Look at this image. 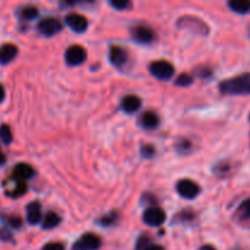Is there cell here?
Returning <instances> with one entry per match:
<instances>
[{
	"label": "cell",
	"mask_w": 250,
	"mask_h": 250,
	"mask_svg": "<svg viewBox=\"0 0 250 250\" xmlns=\"http://www.w3.org/2000/svg\"><path fill=\"white\" fill-rule=\"evenodd\" d=\"M220 90L231 95L250 94V72L224 81L220 83Z\"/></svg>",
	"instance_id": "6da1fadb"
},
{
	"label": "cell",
	"mask_w": 250,
	"mask_h": 250,
	"mask_svg": "<svg viewBox=\"0 0 250 250\" xmlns=\"http://www.w3.org/2000/svg\"><path fill=\"white\" fill-rule=\"evenodd\" d=\"M150 72L158 80H170L175 73V67L171 62L165 60L154 61L150 65Z\"/></svg>",
	"instance_id": "7a4b0ae2"
},
{
	"label": "cell",
	"mask_w": 250,
	"mask_h": 250,
	"mask_svg": "<svg viewBox=\"0 0 250 250\" xmlns=\"http://www.w3.org/2000/svg\"><path fill=\"white\" fill-rule=\"evenodd\" d=\"M102 246V239L94 233H85L75 242L72 250H98Z\"/></svg>",
	"instance_id": "3957f363"
},
{
	"label": "cell",
	"mask_w": 250,
	"mask_h": 250,
	"mask_svg": "<svg viewBox=\"0 0 250 250\" xmlns=\"http://www.w3.org/2000/svg\"><path fill=\"white\" fill-rule=\"evenodd\" d=\"M177 193L185 199H194L200 193V188L194 181L192 180H181L176 186Z\"/></svg>",
	"instance_id": "277c9868"
},
{
	"label": "cell",
	"mask_w": 250,
	"mask_h": 250,
	"mask_svg": "<svg viewBox=\"0 0 250 250\" xmlns=\"http://www.w3.org/2000/svg\"><path fill=\"white\" fill-rule=\"evenodd\" d=\"M166 220V214L161 208L158 207H153V208H149L144 211L143 214V221L146 222V225L149 226H160L165 222Z\"/></svg>",
	"instance_id": "5b68a950"
},
{
	"label": "cell",
	"mask_w": 250,
	"mask_h": 250,
	"mask_svg": "<svg viewBox=\"0 0 250 250\" xmlns=\"http://www.w3.org/2000/svg\"><path fill=\"white\" fill-rule=\"evenodd\" d=\"M87 58V53L81 45H72L66 50L65 60L70 66H77L84 62Z\"/></svg>",
	"instance_id": "8992f818"
},
{
	"label": "cell",
	"mask_w": 250,
	"mask_h": 250,
	"mask_svg": "<svg viewBox=\"0 0 250 250\" xmlns=\"http://www.w3.org/2000/svg\"><path fill=\"white\" fill-rule=\"evenodd\" d=\"M38 29L44 36L51 37L62 29V24L59 20L54 19V17H46V19H43L39 22Z\"/></svg>",
	"instance_id": "52a82bcc"
},
{
	"label": "cell",
	"mask_w": 250,
	"mask_h": 250,
	"mask_svg": "<svg viewBox=\"0 0 250 250\" xmlns=\"http://www.w3.org/2000/svg\"><path fill=\"white\" fill-rule=\"evenodd\" d=\"M65 22L72 31L82 33L88 28V20L80 14H68L65 17Z\"/></svg>",
	"instance_id": "ba28073f"
},
{
	"label": "cell",
	"mask_w": 250,
	"mask_h": 250,
	"mask_svg": "<svg viewBox=\"0 0 250 250\" xmlns=\"http://www.w3.org/2000/svg\"><path fill=\"white\" fill-rule=\"evenodd\" d=\"M132 36H133L134 41L139 42V43L143 44H149L154 41L155 36H154V32L150 28L144 26H138L136 28L132 29Z\"/></svg>",
	"instance_id": "9c48e42d"
},
{
	"label": "cell",
	"mask_w": 250,
	"mask_h": 250,
	"mask_svg": "<svg viewBox=\"0 0 250 250\" xmlns=\"http://www.w3.org/2000/svg\"><path fill=\"white\" fill-rule=\"evenodd\" d=\"M33 175H34L33 167L29 166L28 164H22V163L17 164V165L15 166L14 171H12V176H14L15 180L22 181V182L32 178L33 177Z\"/></svg>",
	"instance_id": "30bf717a"
},
{
	"label": "cell",
	"mask_w": 250,
	"mask_h": 250,
	"mask_svg": "<svg viewBox=\"0 0 250 250\" xmlns=\"http://www.w3.org/2000/svg\"><path fill=\"white\" fill-rule=\"evenodd\" d=\"M19 49L14 44H4L0 46V63L1 65H6V63L11 62L15 58H16Z\"/></svg>",
	"instance_id": "8fae6325"
},
{
	"label": "cell",
	"mask_w": 250,
	"mask_h": 250,
	"mask_svg": "<svg viewBox=\"0 0 250 250\" xmlns=\"http://www.w3.org/2000/svg\"><path fill=\"white\" fill-rule=\"evenodd\" d=\"M109 56L112 65H115L116 67H122L127 61V53L121 46H112L110 49Z\"/></svg>",
	"instance_id": "7c38bea8"
},
{
	"label": "cell",
	"mask_w": 250,
	"mask_h": 250,
	"mask_svg": "<svg viewBox=\"0 0 250 250\" xmlns=\"http://www.w3.org/2000/svg\"><path fill=\"white\" fill-rule=\"evenodd\" d=\"M27 221L31 225L38 224L42 220V207L38 202L29 203L27 205Z\"/></svg>",
	"instance_id": "4fadbf2b"
},
{
	"label": "cell",
	"mask_w": 250,
	"mask_h": 250,
	"mask_svg": "<svg viewBox=\"0 0 250 250\" xmlns=\"http://www.w3.org/2000/svg\"><path fill=\"white\" fill-rule=\"evenodd\" d=\"M142 105V100L139 99L137 95H127L122 99L121 103V107L124 111L128 112V114H133L136 112L137 110L141 107Z\"/></svg>",
	"instance_id": "5bb4252c"
},
{
	"label": "cell",
	"mask_w": 250,
	"mask_h": 250,
	"mask_svg": "<svg viewBox=\"0 0 250 250\" xmlns=\"http://www.w3.org/2000/svg\"><path fill=\"white\" fill-rule=\"evenodd\" d=\"M159 122H160L159 116L153 111H146L141 116L142 126L146 127V128H155V127H158Z\"/></svg>",
	"instance_id": "9a60e30c"
},
{
	"label": "cell",
	"mask_w": 250,
	"mask_h": 250,
	"mask_svg": "<svg viewBox=\"0 0 250 250\" xmlns=\"http://www.w3.org/2000/svg\"><path fill=\"white\" fill-rule=\"evenodd\" d=\"M229 6L237 14H248L250 11L249 0H232L229 2Z\"/></svg>",
	"instance_id": "2e32d148"
},
{
	"label": "cell",
	"mask_w": 250,
	"mask_h": 250,
	"mask_svg": "<svg viewBox=\"0 0 250 250\" xmlns=\"http://www.w3.org/2000/svg\"><path fill=\"white\" fill-rule=\"evenodd\" d=\"M61 222L60 216L55 212H49V214L45 215L43 220V229H55V227L59 226V224Z\"/></svg>",
	"instance_id": "e0dca14e"
},
{
	"label": "cell",
	"mask_w": 250,
	"mask_h": 250,
	"mask_svg": "<svg viewBox=\"0 0 250 250\" xmlns=\"http://www.w3.org/2000/svg\"><path fill=\"white\" fill-rule=\"evenodd\" d=\"M20 16L26 20V21H31V20H34L38 16V9L34 6H26L21 10Z\"/></svg>",
	"instance_id": "ac0fdd59"
},
{
	"label": "cell",
	"mask_w": 250,
	"mask_h": 250,
	"mask_svg": "<svg viewBox=\"0 0 250 250\" xmlns=\"http://www.w3.org/2000/svg\"><path fill=\"white\" fill-rule=\"evenodd\" d=\"M15 182L16 183H15L14 189H12L11 192H7V194H9L10 197H21V195L27 190L26 183L22 182V181H17V180H15Z\"/></svg>",
	"instance_id": "d6986e66"
},
{
	"label": "cell",
	"mask_w": 250,
	"mask_h": 250,
	"mask_svg": "<svg viewBox=\"0 0 250 250\" xmlns=\"http://www.w3.org/2000/svg\"><path fill=\"white\" fill-rule=\"evenodd\" d=\"M0 138L5 144H10L12 142V132L7 125L0 126Z\"/></svg>",
	"instance_id": "ffe728a7"
},
{
	"label": "cell",
	"mask_w": 250,
	"mask_h": 250,
	"mask_svg": "<svg viewBox=\"0 0 250 250\" xmlns=\"http://www.w3.org/2000/svg\"><path fill=\"white\" fill-rule=\"evenodd\" d=\"M193 81H194V78L192 76L188 75V73H182V75H180L177 77L175 84L178 85V87H188V85L192 84Z\"/></svg>",
	"instance_id": "44dd1931"
},
{
	"label": "cell",
	"mask_w": 250,
	"mask_h": 250,
	"mask_svg": "<svg viewBox=\"0 0 250 250\" xmlns=\"http://www.w3.org/2000/svg\"><path fill=\"white\" fill-rule=\"evenodd\" d=\"M110 5L117 10H126L128 9L132 4L129 1H127V0H112V1H110Z\"/></svg>",
	"instance_id": "7402d4cb"
},
{
	"label": "cell",
	"mask_w": 250,
	"mask_h": 250,
	"mask_svg": "<svg viewBox=\"0 0 250 250\" xmlns=\"http://www.w3.org/2000/svg\"><path fill=\"white\" fill-rule=\"evenodd\" d=\"M239 210H241L242 214H243L244 216L250 217V199H247L246 202L242 203V205H241V208H239Z\"/></svg>",
	"instance_id": "603a6c76"
},
{
	"label": "cell",
	"mask_w": 250,
	"mask_h": 250,
	"mask_svg": "<svg viewBox=\"0 0 250 250\" xmlns=\"http://www.w3.org/2000/svg\"><path fill=\"white\" fill-rule=\"evenodd\" d=\"M42 250H65V247L61 243H48L43 247Z\"/></svg>",
	"instance_id": "cb8c5ba5"
},
{
	"label": "cell",
	"mask_w": 250,
	"mask_h": 250,
	"mask_svg": "<svg viewBox=\"0 0 250 250\" xmlns=\"http://www.w3.org/2000/svg\"><path fill=\"white\" fill-rule=\"evenodd\" d=\"M7 224L10 225V226L11 227H15V229H19L20 226H21V224H22V221H21V219H20V217H10L9 220H7Z\"/></svg>",
	"instance_id": "d4e9b609"
},
{
	"label": "cell",
	"mask_w": 250,
	"mask_h": 250,
	"mask_svg": "<svg viewBox=\"0 0 250 250\" xmlns=\"http://www.w3.org/2000/svg\"><path fill=\"white\" fill-rule=\"evenodd\" d=\"M144 250H165L161 246H158V244H149Z\"/></svg>",
	"instance_id": "484cf974"
},
{
	"label": "cell",
	"mask_w": 250,
	"mask_h": 250,
	"mask_svg": "<svg viewBox=\"0 0 250 250\" xmlns=\"http://www.w3.org/2000/svg\"><path fill=\"white\" fill-rule=\"evenodd\" d=\"M153 153L154 149L151 148V146H146V148H144V155H146V158H149V155H151Z\"/></svg>",
	"instance_id": "4316f807"
},
{
	"label": "cell",
	"mask_w": 250,
	"mask_h": 250,
	"mask_svg": "<svg viewBox=\"0 0 250 250\" xmlns=\"http://www.w3.org/2000/svg\"><path fill=\"white\" fill-rule=\"evenodd\" d=\"M4 98H5V90H4V88H2V85L0 84V103L4 100Z\"/></svg>",
	"instance_id": "83f0119b"
},
{
	"label": "cell",
	"mask_w": 250,
	"mask_h": 250,
	"mask_svg": "<svg viewBox=\"0 0 250 250\" xmlns=\"http://www.w3.org/2000/svg\"><path fill=\"white\" fill-rule=\"evenodd\" d=\"M199 250H216L212 246H203Z\"/></svg>",
	"instance_id": "f1b7e54d"
},
{
	"label": "cell",
	"mask_w": 250,
	"mask_h": 250,
	"mask_svg": "<svg viewBox=\"0 0 250 250\" xmlns=\"http://www.w3.org/2000/svg\"><path fill=\"white\" fill-rule=\"evenodd\" d=\"M5 160H6V159H5V155L0 153V165H2V164L5 163Z\"/></svg>",
	"instance_id": "f546056e"
},
{
	"label": "cell",
	"mask_w": 250,
	"mask_h": 250,
	"mask_svg": "<svg viewBox=\"0 0 250 250\" xmlns=\"http://www.w3.org/2000/svg\"><path fill=\"white\" fill-rule=\"evenodd\" d=\"M249 120H250V115H249Z\"/></svg>",
	"instance_id": "4dcf8cb0"
}]
</instances>
